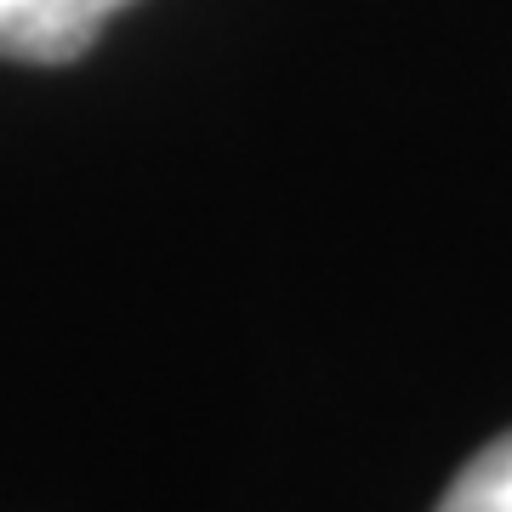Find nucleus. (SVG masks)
Here are the masks:
<instances>
[{
    "instance_id": "1",
    "label": "nucleus",
    "mask_w": 512,
    "mask_h": 512,
    "mask_svg": "<svg viewBox=\"0 0 512 512\" xmlns=\"http://www.w3.org/2000/svg\"><path fill=\"white\" fill-rule=\"evenodd\" d=\"M120 6H131V0H35L6 57L12 63H74Z\"/></svg>"
},
{
    "instance_id": "2",
    "label": "nucleus",
    "mask_w": 512,
    "mask_h": 512,
    "mask_svg": "<svg viewBox=\"0 0 512 512\" xmlns=\"http://www.w3.org/2000/svg\"><path fill=\"white\" fill-rule=\"evenodd\" d=\"M433 512H512V433L484 444Z\"/></svg>"
},
{
    "instance_id": "3",
    "label": "nucleus",
    "mask_w": 512,
    "mask_h": 512,
    "mask_svg": "<svg viewBox=\"0 0 512 512\" xmlns=\"http://www.w3.org/2000/svg\"><path fill=\"white\" fill-rule=\"evenodd\" d=\"M29 6H35V0H0V57H6L12 35H18V23L29 18Z\"/></svg>"
}]
</instances>
